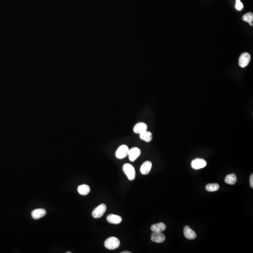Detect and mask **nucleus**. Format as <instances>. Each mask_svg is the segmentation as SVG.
<instances>
[{
	"mask_svg": "<svg viewBox=\"0 0 253 253\" xmlns=\"http://www.w3.org/2000/svg\"><path fill=\"white\" fill-rule=\"evenodd\" d=\"M225 182L228 184L234 185L237 182L236 176L234 173L228 174L225 178Z\"/></svg>",
	"mask_w": 253,
	"mask_h": 253,
	"instance_id": "f3484780",
	"label": "nucleus"
},
{
	"mask_svg": "<svg viewBox=\"0 0 253 253\" xmlns=\"http://www.w3.org/2000/svg\"><path fill=\"white\" fill-rule=\"evenodd\" d=\"M166 240V237L162 232H153L151 236V240L153 242L160 243Z\"/></svg>",
	"mask_w": 253,
	"mask_h": 253,
	"instance_id": "6e6552de",
	"label": "nucleus"
},
{
	"mask_svg": "<svg viewBox=\"0 0 253 253\" xmlns=\"http://www.w3.org/2000/svg\"><path fill=\"white\" fill-rule=\"evenodd\" d=\"M47 214V212L43 209H37L32 211L31 217L34 219H38L44 217Z\"/></svg>",
	"mask_w": 253,
	"mask_h": 253,
	"instance_id": "1a4fd4ad",
	"label": "nucleus"
},
{
	"mask_svg": "<svg viewBox=\"0 0 253 253\" xmlns=\"http://www.w3.org/2000/svg\"><path fill=\"white\" fill-rule=\"evenodd\" d=\"M207 162L205 160L202 159H196L191 162V166L196 170L202 169L206 166Z\"/></svg>",
	"mask_w": 253,
	"mask_h": 253,
	"instance_id": "423d86ee",
	"label": "nucleus"
},
{
	"mask_svg": "<svg viewBox=\"0 0 253 253\" xmlns=\"http://www.w3.org/2000/svg\"><path fill=\"white\" fill-rule=\"evenodd\" d=\"M250 186L251 188H253V174H252L250 177Z\"/></svg>",
	"mask_w": 253,
	"mask_h": 253,
	"instance_id": "412c9836",
	"label": "nucleus"
},
{
	"mask_svg": "<svg viewBox=\"0 0 253 253\" xmlns=\"http://www.w3.org/2000/svg\"><path fill=\"white\" fill-rule=\"evenodd\" d=\"M123 171L130 181H133L136 177L135 168L131 164H125L123 167Z\"/></svg>",
	"mask_w": 253,
	"mask_h": 253,
	"instance_id": "f03ea898",
	"label": "nucleus"
},
{
	"mask_svg": "<svg viewBox=\"0 0 253 253\" xmlns=\"http://www.w3.org/2000/svg\"><path fill=\"white\" fill-rule=\"evenodd\" d=\"M107 210V206L106 204H101L97 207L92 212V217L95 218H101L104 215Z\"/></svg>",
	"mask_w": 253,
	"mask_h": 253,
	"instance_id": "7ed1b4c3",
	"label": "nucleus"
},
{
	"mask_svg": "<svg viewBox=\"0 0 253 253\" xmlns=\"http://www.w3.org/2000/svg\"><path fill=\"white\" fill-rule=\"evenodd\" d=\"M184 235L189 240H194L196 237V233L189 226H186L184 228Z\"/></svg>",
	"mask_w": 253,
	"mask_h": 253,
	"instance_id": "9d476101",
	"label": "nucleus"
},
{
	"mask_svg": "<svg viewBox=\"0 0 253 253\" xmlns=\"http://www.w3.org/2000/svg\"><path fill=\"white\" fill-rule=\"evenodd\" d=\"M121 253H131V252L130 251H125V252H121Z\"/></svg>",
	"mask_w": 253,
	"mask_h": 253,
	"instance_id": "4be33fe9",
	"label": "nucleus"
},
{
	"mask_svg": "<svg viewBox=\"0 0 253 253\" xmlns=\"http://www.w3.org/2000/svg\"><path fill=\"white\" fill-rule=\"evenodd\" d=\"M71 253V252H67V253Z\"/></svg>",
	"mask_w": 253,
	"mask_h": 253,
	"instance_id": "5701e85b",
	"label": "nucleus"
},
{
	"mask_svg": "<svg viewBox=\"0 0 253 253\" xmlns=\"http://www.w3.org/2000/svg\"><path fill=\"white\" fill-rule=\"evenodd\" d=\"M139 136L141 140L145 141L146 142H150L153 139L152 133L147 130L139 134Z\"/></svg>",
	"mask_w": 253,
	"mask_h": 253,
	"instance_id": "dca6fc26",
	"label": "nucleus"
},
{
	"mask_svg": "<svg viewBox=\"0 0 253 253\" xmlns=\"http://www.w3.org/2000/svg\"><path fill=\"white\" fill-rule=\"evenodd\" d=\"M90 190L89 186L86 184L81 185L77 188L78 192L82 196L87 195L89 194Z\"/></svg>",
	"mask_w": 253,
	"mask_h": 253,
	"instance_id": "2eb2a0df",
	"label": "nucleus"
},
{
	"mask_svg": "<svg viewBox=\"0 0 253 253\" xmlns=\"http://www.w3.org/2000/svg\"><path fill=\"white\" fill-rule=\"evenodd\" d=\"M147 129L148 126L146 124L143 123H139L134 126L133 131L136 134H140L147 130Z\"/></svg>",
	"mask_w": 253,
	"mask_h": 253,
	"instance_id": "9b49d317",
	"label": "nucleus"
},
{
	"mask_svg": "<svg viewBox=\"0 0 253 253\" xmlns=\"http://www.w3.org/2000/svg\"><path fill=\"white\" fill-rule=\"evenodd\" d=\"M105 247L109 250H114L120 246V241L115 237H111L104 243Z\"/></svg>",
	"mask_w": 253,
	"mask_h": 253,
	"instance_id": "f257e3e1",
	"label": "nucleus"
},
{
	"mask_svg": "<svg viewBox=\"0 0 253 253\" xmlns=\"http://www.w3.org/2000/svg\"><path fill=\"white\" fill-rule=\"evenodd\" d=\"M141 153V150L137 147L132 148L129 150L128 156L130 161L131 162L135 161L140 156Z\"/></svg>",
	"mask_w": 253,
	"mask_h": 253,
	"instance_id": "0eeeda50",
	"label": "nucleus"
},
{
	"mask_svg": "<svg viewBox=\"0 0 253 253\" xmlns=\"http://www.w3.org/2000/svg\"><path fill=\"white\" fill-rule=\"evenodd\" d=\"M152 168V163L149 161H145L141 166L140 172L143 175H147L150 172Z\"/></svg>",
	"mask_w": 253,
	"mask_h": 253,
	"instance_id": "f8f14e48",
	"label": "nucleus"
},
{
	"mask_svg": "<svg viewBox=\"0 0 253 253\" xmlns=\"http://www.w3.org/2000/svg\"><path fill=\"white\" fill-rule=\"evenodd\" d=\"M206 190L209 192H215L219 189V186L217 183L208 184L206 186Z\"/></svg>",
	"mask_w": 253,
	"mask_h": 253,
	"instance_id": "6ab92c4d",
	"label": "nucleus"
},
{
	"mask_svg": "<svg viewBox=\"0 0 253 253\" xmlns=\"http://www.w3.org/2000/svg\"><path fill=\"white\" fill-rule=\"evenodd\" d=\"M235 8L238 11H241L244 8V6L241 2V0H236Z\"/></svg>",
	"mask_w": 253,
	"mask_h": 253,
	"instance_id": "aec40b11",
	"label": "nucleus"
},
{
	"mask_svg": "<svg viewBox=\"0 0 253 253\" xmlns=\"http://www.w3.org/2000/svg\"><path fill=\"white\" fill-rule=\"evenodd\" d=\"M129 148L126 145H122L120 146L116 151V158L119 159H123L128 156L129 153Z\"/></svg>",
	"mask_w": 253,
	"mask_h": 253,
	"instance_id": "20e7f679",
	"label": "nucleus"
},
{
	"mask_svg": "<svg viewBox=\"0 0 253 253\" xmlns=\"http://www.w3.org/2000/svg\"><path fill=\"white\" fill-rule=\"evenodd\" d=\"M251 60V56L248 53H244L242 54L239 58V65L241 67H246L248 65Z\"/></svg>",
	"mask_w": 253,
	"mask_h": 253,
	"instance_id": "39448f33",
	"label": "nucleus"
},
{
	"mask_svg": "<svg viewBox=\"0 0 253 253\" xmlns=\"http://www.w3.org/2000/svg\"><path fill=\"white\" fill-rule=\"evenodd\" d=\"M242 20L245 22L249 23L250 26L253 25V14L252 12L247 13L243 16Z\"/></svg>",
	"mask_w": 253,
	"mask_h": 253,
	"instance_id": "a211bd4d",
	"label": "nucleus"
},
{
	"mask_svg": "<svg viewBox=\"0 0 253 253\" xmlns=\"http://www.w3.org/2000/svg\"><path fill=\"white\" fill-rule=\"evenodd\" d=\"M166 225L163 223H159L153 225L150 229L153 232H162L166 229Z\"/></svg>",
	"mask_w": 253,
	"mask_h": 253,
	"instance_id": "4468645a",
	"label": "nucleus"
},
{
	"mask_svg": "<svg viewBox=\"0 0 253 253\" xmlns=\"http://www.w3.org/2000/svg\"><path fill=\"white\" fill-rule=\"evenodd\" d=\"M107 221L112 224H119L122 221V218L118 215L110 214L107 218Z\"/></svg>",
	"mask_w": 253,
	"mask_h": 253,
	"instance_id": "ddd939ff",
	"label": "nucleus"
}]
</instances>
